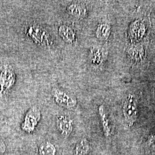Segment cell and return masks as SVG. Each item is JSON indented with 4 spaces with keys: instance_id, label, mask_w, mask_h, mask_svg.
<instances>
[{
    "instance_id": "11",
    "label": "cell",
    "mask_w": 155,
    "mask_h": 155,
    "mask_svg": "<svg viewBox=\"0 0 155 155\" xmlns=\"http://www.w3.org/2000/svg\"><path fill=\"white\" fill-rule=\"evenodd\" d=\"M110 32V25L108 22L103 21L98 25L95 35L97 38L100 40L106 41L109 38Z\"/></svg>"
},
{
    "instance_id": "12",
    "label": "cell",
    "mask_w": 155,
    "mask_h": 155,
    "mask_svg": "<svg viewBox=\"0 0 155 155\" xmlns=\"http://www.w3.org/2000/svg\"><path fill=\"white\" fill-rule=\"evenodd\" d=\"M90 145L86 139L79 140L75 146L73 155H86L89 153Z\"/></svg>"
},
{
    "instance_id": "1",
    "label": "cell",
    "mask_w": 155,
    "mask_h": 155,
    "mask_svg": "<svg viewBox=\"0 0 155 155\" xmlns=\"http://www.w3.org/2000/svg\"><path fill=\"white\" fill-rule=\"evenodd\" d=\"M25 33L35 45L47 47L51 45L52 41L48 32L38 24H31L27 25L25 28Z\"/></svg>"
},
{
    "instance_id": "14",
    "label": "cell",
    "mask_w": 155,
    "mask_h": 155,
    "mask_svg": "<svg viewBox=\"0 0 155 155\" xmlns=\"http://www.w3.org/2000/svg\"><path fill=\"white\" fill-rule=\"evenodd\" d=\"M129 54L133 59L136 60L141 59L142 55L143 54V51L142 48H133L129 51Z\"/></svg>"
},
{
    "instance_id": "8",
    "label": "cell",
    "mask_w": 155,
    "mask_h": 155,
    "mask_svg": "<svg viewBox=\"0 0 155 155\" xmlns=\"http://www.w3.org/2000/svg\"><path fill=\"white\" fill-rule=\"evenodd\" d=\"M59 36L68 45H77V37L75 30L71 26L67 24H62L58 28Z\"/></svg>"
},
{
    "instance_id": "15",
    "label": "cell",
    "mask_w": 155,
    "mask_h": 155,
    "mask_svg": "<svg viewBox=\"0 0 155 155\" xmlns=\"http://www.w3.org/2000/svg\"><path fill=\"white\" fill-rule=\"evenodd\" d=\"M5 150V145L4 142L0 140V152H4Z\"/></svg>"
},
{
    "instance_id": "6",
    "label": "cell",
    "mask_w": 155,
    "mask_h": 155,
    "mask_svg": "<svg viewBox=\"0 0 155 155\" xmlns=\"http://www.w3.org/2000/svg\"><path fill=\"white\" fill-rule=\"evenodd\" d=\"M67 15L75 20H81L86 16L87 10L86 5L79 1H74L67 6Z\"/></svg>"
},
{
    "instance_id": "10",
    "label": "cell",
    "mask_w": 155,
    "mask_h": 155,
    "mask_svg": "<svg viewBox=\"0 0 155 155\" xmlns=\"http://www.w3.org/2000/svg\"><path fill=\"white\" fill-rule=\"evenodd\" d=\"M90 57L91 62L94 66H100L105 60V52L102 48L94 47L91 50Z\"/></svg>"
},
{
    "instance_id": "13",
    "label": "cell",
    "mask_w": 155,
    "mask_h": 155,
    "mask_svg": "<svg viewBox=\"0 0 155 155\" xmlns=\"http://www.w3.org/2000/svg\"><path fill=\"white\" fill-rule=\"evenodd\" d=\"M39 155H56L55 146L50 141H45L39 145L38 148Z\"/></svg>"
},
{
    "instance_id": "4",
    "label": "cell",
    "mask_w": 155,
    "mask_h": 155,
    "mask_svg": "<svg viewBox=\"0 0 155 155\" xmlns=\"http://www.w3.org/2000/svg\"><path fill=\"white\" fill-rule=\"evenodd\" d=\"M123 112L125 119L127 124L130 127L136 121L137 109L136 100L133 94H129L125 101Z\"/></svg>"
},
{
    "instance_id": "5",
    "label": "cell",
    "mask_w": 155,
    "mask_h": 155,
    "mask_svg": "<svg viewBox=\"0 0 155 155\" xmlns=\"http://www.w3.org/2000/svg\"><path fill=\"white\" fill-rule=\"evenodd\" d=\"M16 74L11 66L3 67L0 74L1 94L8 92L16 81Z\"/></svg>"
},
{
    "instance_id": "2",
    "label": "cell",
    "mask_w": 155,
    "mask_h": 155,
    "mask_svg": "<svg viewBox=\"0 0 155 155\" xmlns=\"http://www.w3.org/2000/svg\"><path fill=\"white\" fill-rule=\"evenodd\" d=\"M51 94L54 101L61 107L71 109L77 105L76 97L64 90L54 87L52 89Z\"/></svg>"
},
{
    "instance_id": "9",
    "label": "cell",
    "mask_w": 155,
    "mask_h": 155,
    "mask_svg": "<svg viewBox=\"0 0 155 155\" xmlns=\"http://www.w3.org/2000/svg\"><path fill=\"white\" fill-rule=\"evenodd\" d=\"M98 114L101 122L103 132L106 137H109L111 134L110 124L109 117L107 115L105 107L104 105H101L98 107Z\"/></svg>"
},
{
    "instance_id": "3",
    "label": "cell",
    "mask_w": 155,
    "mask_h": 155,
    "mask_svg": "<svg viewBox=\"0 0 155 155\" xmlns=\"http://www.w3.org/2000/svg\"><path fill=\"white\" fill-rule=\"evenodd\" d=\"M41 119V112L35 106L31 107L27 112L24 121L21 124V129L28 133H32Z\"/></svg>"
},
{
    "instance_id": "7",
    "label": "cell",
    "mask_w": 155,
    "mask_h": 155,
    "mask_svg": "<svg viewBox=\"0 0 155 155\" xmlns=\"http://www.w3.org/2000/svg\"><path fill=\"white\" fill-rule=\"evenodd\" d=\"M58 130L63 137H68L73 130V123L71 117L66 114H59L56 118Z\"/></svg>"
}]
</instances>
